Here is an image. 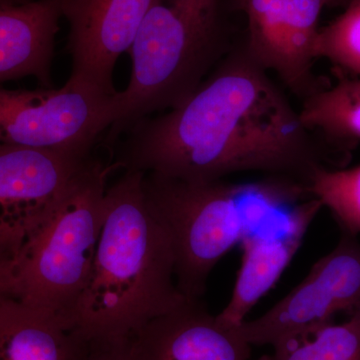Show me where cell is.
Segmentation results:
<instances>
[{"mask_svg":"<svg viewBox=\"0 0 360 360\" xmlns=\"http://www.w3.org/2000/svg\"><path fill=\"white\" fill-rule=\"evenodd\" d=\"M123 134L115 144L116 169L186 181L257 172L309 188L316 170L343 168L350 156L305 127L243 40L184 103Z\"/></svg>","mask_w":360,"mask_h":360,"instance_id":"1","label":"cell"},{"mask_svg":"<svg viewBox=\"0 0 360 360\" xmlns=\"http://www.w3.org/2000/svg\"><path fill=\"white\" fill-rule=\"evenodd\" d=\"M143 175L124 170L106 188L96 255L73 319L90 341L131 338L187 300L175 281L169 238L144 198Z\"/></svg>","mask_w":360,"mask_h":360,"instance_id":"2","label":"cell"},{"mask_svg":"<svg viewBox=\"0 0 360 360\" xmlns=\"http://www.w3.org/2000/svg\"><path fill=\"white\" fill-rule=\"evenodd\" d=\"M142 189L169 238L177 288L188 300H201L212 269L234 246L311 198L304 184L278 176L186 181L144 174Z\"/></svg>","mask_w":360,"mask_h":360,"instance_id":"3","label":"cell"},{"mask_svg":"<svg viewBox=\"0 0 360 360\" xmlns=\"http://www.w3.org/2000/svg\"><path fill=\"white\" fill-rule=\"evenodd\" d=\"M233 46L224 0H153L129 49L131 77L116 94L106 143L184 103Z\"/></svg>","mask_w":360,"mask_h":360,"instance_id":"4","label":"cell"},{"mask_svg":"<svg viewBox=\"0 0 360 360\" xmlns=\"http://www.w3.org/2000/svg\"><path fill=\"white\" fill-rule=\"evenodd\" d=\"M113 170L115 165L92 155L85 161L44 224L13 260L0 266V295L75 326Z\"/></svg>","mask_w":360,"mask_h":360,"instance_id":"5","label":"cell"},{"mask_svg":"<svg viewBox=\"0 0 360 360\" xmlns=\"http://www.w3.org/2000/svg\"><path fill=\"white\" fill-rule=\"evenodd\" d=\"M116 94L99 96L68 82L58 89L0 87V142L89 156L115 122Z\"/></svg>","mask_w":360,"mask_h":360,"instance_id":"6","label":"cell"},{"mask_svg":"<svg viewBox=\"0 0 360 360\" xmlns=\"http://www.w3.org/2000/svg\"><path fill=\"white\" fill-rule=\"evenodd\" d=\"M360 309V243L341 232L338 245L307 277L262 316L234 328L248 345L274 347L284 338L333 322Z\"/></svg>","mask_w":360,"mask_h":360,"instance_id":"7","label":"cell"},{"mask_svg":"<svg viewBox=\"0 0 360 360\" xmlns=\"http://www.w3.org/2000/svg\"><path fill=\"white\" fill-rule=\"evenodd\" d=\"M90 156L0 142V266L44 224Z\"/></svg>","mask_w":360,"mask_h":360,"instance_id":"8","label":"cell"},{"mask_svg":"<svg viewBox=\"0 0 360 360\" xmlns=\"http://www.w3.org/2000/svg\"><path fill=\"white\" fill-rule=\"evenodd\" d=\"M246 18V49L258 65L304 101L324 87L315 75V41L324 7L335 0H238Z\"/></svg>","mask_w":360,"mask_h":360,"instance_id":"9","label":"cell"},{"mask_svg":"<svg viewBox=\"0 0 360 360\" xmlns=\"http://www.w3.org/2000/svg\"><path fill=\"white\" fill-rule=\"evenodd\" d=\"M153 0H60L68 23L66 52L71 60L68 82L112 97L118 58L129 51Z\"/></svg>","mask_w":360,"mask_h":360,"instance_id":"10","label":"cell"},{"mask_svg":"<svg viewBox=\"0 0 360 360\" xmlns=\"http://www.w3.org/2000/svg\"><path fill=\"white\" fill-rule=\"evenodd\" d=\"M321 208V201L307 198L283 221L241 241L243 259L231 300L221 312L215 315L219 324L234 328L246 321V315L290 264Z\"/></svg>","mask_w":360,"mask_h":360,"instance_id":"11","label":"cell"},{"mask_svg":"<svg viewBox=\"0 0 360 360\" xmlns=\"http://www.w3.org/2000/svg\"><path fill=\"white\" fill-rule=\"evenodd\" d=\"M251 345L201 300H187L131 336L132 360H250Z\"/></svg>","mask_w":360,"mask_h":360,"instance_id":"12","label":"cell"},{"mask_svg":"<svg viewBox=\"0 0 360 360\" xmlns=\"http://www.w3.org/2000/svg\"><path fill=\"white\" fill-rule=\"evenodd\" d=\"M60 0L0 6V84L34 77L51 89Z\"/></svg>","mask_w":360,"mask_h":360,"instance_id":"13","label":"cell"},{"mask_svg":"<svg viewBox=\"0 0 360 360\" xmlns=\"http://www.w3.org/2000/svg\"><path fill=\"white\" fill-rule=\"evenodd\" d=\"M90 340L75 326L4 298L0 360H89Z\"/></svg>","mask_w":360,"mask_h":360,"instance_id":"14","label":"cell"},{"mask_svg":"<svg viewBox=\"0 0 360 360\" xmlns=\"http://www.w3.org/2000/svg\"><path fill=\"white\" fill-rule=\"evenodd\" d=\"M305 127L328 143L352 151L360 141V77H340L302 101Z\"/></svg>","mask_w":360,"mask_h":360,"instance_id":"15","label":"cell"},{"mask_svg":"<svg viewBox=\"0 0 360 360\" xmlns=\"http://www.w3.org/2000/svg\"><path fill=\"white\" fill-rule=\"evenodd\" d=\"M257 360H360V309L333 322L284 338Z\"/></svg>","mask_w":360,"mask_h":360,"instance_id":"16","label":"cell"},{"mask_svg":"<svg viewBox=\"0 0 360 360\" xmlns=\"http://www.w3.org/2000/svg\"><path fill=\"white\" fill-rule=\"evenodd\" d=\"M312 198L328 207L341 232L360 233V165L352 168H321L312 176Z\"/></svg>","mask_w":360,"mask_h":360,"instance_id":"17","label":"cell"},{"mask_svg":"<svg viewBox=\"0 0 360 360\" xmlns=\"http://www.w3.org/2000/svg\"><path fill=\"white\" fill-rule=\"evenodd\" d=\"M315 58L329 61L338 77H360V0H349L340 16L319 28Z\"/></svg>","mask_w":360,"mask_h":360,"instance_id":"18","label":"cell"},{"mask_svg":"<svg viewBox=\"0 0 360 360\" xmlns=\"http://www.w3.org/2000/svg\"><path fill=\"white\" fill-rule=\"evenodd\" d=\"M89 360H132L131 338L90 341Z\"/></svg>","mask_w":360,"mask_h":360,"instance_id":"19","label":"cell"},{"mask_svg":"<svg viewBox=\"0 0 360 360\" xmlns=\"http://www.w3.org/2000/svg\"><path fill=\"white\" fill-rule=\"evenodd\" d=\"M32 0H0V6H13V4H25Z\"/></svg>","mask_w":360,"mask_h":360,"instance_id":"20","label":"cell"},{"mask_svg":"<svg viewBox=\"0 0 360 360\" xmlns=\"http://www.w3.org/2000/svg\"><path fill=\"white\" fill-rule=\"evenodd\" d=\"M336 6H347L349 0H335Z\"/></svg>","mask_w":360,"mask_h":360,"instance_id":"21","label":"cell"},{"mask_svg":"<svg viewBox=\"0 0 360 360\" xmlns=\"http://www.w3.org/2000/svg\"><path fill=\"white\" fill-rule=\"evenodd\" d=\"M4 298L6 297H4V296H2L1 295H0V302H1V300H4Z\"/></svg>","mask_w":360,"mask_h":360,"instance_id":"22","label":"cell"}]
</instances>
